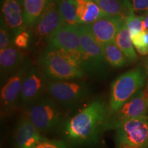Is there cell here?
<instances>
[{
  "instance_id": "1",
  "label": "cell",
  "mask_w": 148,
  "mask_h": 148,
  "mask_svg": "<svg viewBox=\"0 0 148 148\" xmlns=\"http://www.w3.org/2000/svg\"><path fill=\"white\" fill-rule=\"evenodd\" d=\"M109 116L108 106L99 99L92 101L68 120L64 134L73 145H91L99 140L106 130Z\"/></svg>"
},
{
  "instance_id": "2",
  "label": "cell",
  "mask_w": 148,
  "mask_h": 148,
  "mask_svg": "<svg viewBox=\"0 0 148 148\" xmlns=\"http://www.w3.org/2000/svg\"><path fill=\"white\" fill-rule=\"evenodd\" d=\"M39 62L46 77L51 80H74L85 73L77 59L64 49H45Z\"/></svg>"
},
{
  "instance_id": "3",
  "label": "cell",
  "mask_w": 148,
  "mask_h": 148,
  "mask_svg": "<svg viewBox=\"0 0 148 148\" xmlns=\"http://www.w3.org/2000/svg\"><path fill=\"white\" fill-rule=\"evenodd\" d=\"M145 73L141 68H136L119 75L111 84L109 115L121 108L143 88Z\"/></svg>"
},
{
  "instance_id": "4",
  "label": "cell",
  "mask_w": 148,
  "mask_h": 148,
  "mask_svg": "<svg viewBox=\"0 0 148 148\" xmlns=\"http://www.w3.org/2000/svg\"><path fill=\"white\" fill-rule=\"evenodd\" d=\"M77 29L82 47L80 67L84 73L99 76L104 75L108 70V63L101 45L95 40L86 25H77Z\"/></svg>"
},
{
  "instance_id": "5",
  "label": "cell",
  "mask_w": 148,
  "mask_h": 148,
  "mask_svg": "<svg viewBox=\"0 0 148 148\" xmlns=\"http://www.w3.org/2000/svg\"><path fill=\"white\" fill-rule=\"evenodd\" d=\"M115 130V148H148L147 116L130 120Z\"/></svg>"
},
{
  "instance_id": "6",
  "label": "cell",
  "mask_w": 148,
  "mask_h": 148,
  "mask_svg": "<svg viewBox=\"0 0 148 148\" xmlns=\"http://www.w3.org/2000/svg\"><path fill=\"white\" fill-rule=\"evenodd\" d=\"M26 116L41 134L53 130L60 120L58 106L49 97H40L27 107Z\"/></svg>"
},
{
  "instance_id": "7",
  "label": "cell",
  "mask_w": 148,
  "mask_h": 148,
  "mask_svg": "<svg viewBox=\"0 0 148 148\" xmlns=\"http://www.w3.org/2000/svg\"><path fill=\"white\" fill-rule=\"evenodd\" d=\"M47 88L51 97L64 106L75 105L89 92V86L82 81L51 80Z\"/></svg>"
},
{
  "instance_id": "8",
  "label": "cell",
  "mask_w": 148,
  "mask_h": 148,
  "mask_svg": "<svg viewBox=\"0 0 148 148\" xmlns=\"http://www.w3.org/2000/svg\"><path fill=\"white\" fill-rule=\"evenodd\" d=\"M148 99L144 90H139L117 110L108 116L106 130L116 129L130 120L147 116Z\"/></svg>"
},
{
  "instance_id": "9",
  "label": "cell",
  "mask_w": 148,
  "mask_h": 148,
  "mask_svg": "<svg viewBox=\"0 0 148 148\" xmlns=\"http://www.w3.org/2000/svg\"><path fill=\"white\" fill-rule=\"evenodd\" d=\"M29 67L30 62L25 60L21 68L9 77L1 87L0 98L2 116L8 114L18 102L24 78Z\"/></svg>"
},
{
  "instance_id": "10",
  "label": "cell",
  "mask_w": 148,
  "mask_h": 148,
  "mask_svg": "<svg viewBox=\"0 0 148 148\" xmlns=\"http://www.w3.org/2000/svg\"><path fill=\"white\" fill-rule=\"evenodd\" d=\"M46 76L43 71L36 66H30L24 78L18 103L29 107L41 97L45 86Z\"/></svg>"
},
{
  "instance_id": "11",
  "label": "cell",
  "mask_w": 148,
  "mask_h": 148,
  "mask_svg": "<svg viewBox=\"0 0 148 148\" xmlns=\"http://www.w3.org/2000/svg\"><path fill=\"white\" fill-rule=\"evenodd\" d=\"M65 24L58 9V0H52L33 26V33L37 40L48 39L61 25Z\"/></svg>"
},
{
  "instance_id": "12",
  "label": "cell",
  "mask_w": 148,
  "mask_h": 148,
  "mask_svg": "<svg viewBox=\"0 0 148 148\" xmlns=\"http://www.w3.org/2000/svg\"><path fill=\"white\" fill-rule=\"evenodd\" d=\"M125 18L120 16L104 14L93 23L85 25L95 40L100 44L114 41L120 26Z\"/></svg>"
},
{
  "instance_id": "13",
  "label": "cell",
  "mask_w": 148,
  "mask_h": 148,
  "mask_svg": "<svg viewBox=\"0 0 148 148\" xmlns=\"http://www.w3.org/2000/svg\"><path fill=\"white\" fill-rule=\"evenodd\" d=\"M46 49H64L66 51H82L80 38L77 25L63 24L47 39Z\"/></svg>"
},
{
  "instance_id": "14",
  "label": "cell",
  "mask_w": 148,
  "mask_h": 148,
  "mask_svg": "<svg viewBox=\"0 0 148 148\" xmlns=\"http://www.w3.org/2000/svg\"><path fill=\"white\" fill-rule=\"evenodd\" d=\"M14 143L16 148H35L46 139L27 116L18 120L14 132Z\"/></svg>"
},
{
  "instance_id": "15",
  "label": "cell",
  "mask_w": 148,
  "mask_h": 148,
  "mask_svg": "<svg viewBox=\"0 0 148 148\" xmlns=\"http://www.w3.org/2000/svg\"><path fill=\"white\" fill-rule=\"evenodd\" d=\"M1 19L14 36L25 30L23 6L18 0H1Z\"/></svg>"
},
{
  "instance_id": "16",
  "label": "cell",
  "mask_w": 148,
  "mask_h": 148,
  "mask_svg": "<svg viewBox=\"0 0 148 148\" xmlns=\"http://www.w3.org/2000/svg\"><path fill=\"white\" fill-rule=\"evenodd\" d=\"M25 56L18 47L10 45L3 49H0V71L1 78L11 76L25 63Z\"/></svg>"
},
{
  "instance_id": "17",
  "label": "cell",
  "mask_w": 148,
  "mask_h": 148,
  "mask_svg": "<svg viewBox=\"0 0 148 148\" xmlns=\"http://www.w3.org/2000/svg\"><path fill=\"white\" fill-rule=\"evenodd\" d=\"M79 25H88L102 16L101 9L93 0H74Z\"/></svg>"
},
{
  "instance_id": "18",
  "label": "cell",
  "mask_w": 148,
  "mask_h": 148,
  "mask_svg": "<svg viewBox=\"0 0 148 148\" xmlns=\"http://www.w3.org/2000/svg\"><path fill=\"white\" fill-rule=\"evenodd\" d=\"M52 0H23L22 6L26 26L33 27Z\"/></svg>"
},
{
  "instance_id": "19",
  "label": "cell",
  "mask_w": 148,
  "mask_h": 148,
  "mask_svg": "<svg viewBox=\"0 0 148 148\" xmlns=\"http://www.w3.org/2000/svg\"><path fill=\"white\" fill-rule=\"evenodd\" d=\"M103 13L111 16H120L125 18L131 11L132 5L130 0H93Z\"/></svg>"
},
{
  "instance_id": "20",
  "label": "cell",
  "mask_w": 148,
  "mask_h": 148,
  "mask_svg": "<svg viewBox=\"0 0 148 148\" xmlns=\"http://www.w3.org/2000/svg\"><path fill=\"white\" fill-rule=\"evenodd\" d=\"M114 42L126 57L128 62H134L136 60L137 55L134 50L130 34L125 21L122 23L116 33Z\"/></svg>"
},
{
  "instance_id": "21",
  "label": "cell",
  "mask_w": 148,
  "mask_h": 148,
  "mask_svg": "<svg viewBox=\"0 0 148 148\" xmlns=\"http://www.w3.org/2000/svg\"><path fill=\"white\" fill-rule=\"evenodd\" d=\"M104 56L109 65L114 68H121L126 65L127 60L125 55L112 41L101 45Z\"/></svg>"
},
{
  "instance_id": "22",
  "label": "cell",
  "mask_w": 148,
  "mask_h": 148,
  "mask_svg": "<svg viewBox=\"0 0 148 148\" xmlns=\"http://www.w3.org/2000/svg\"><path fill=\"white\" fill-rule=\"evenodd\" d=\"M58 5L64 23L70 25H79L76 14V5L74 0H58Z\"/></svg>"
},
{
  "instance_id": "23",
  "label": "cell",
  "mask_w": 148,
  "mask_h": 148,
  "mask_svg": "<svg viewBox=\"0 0 148 148\" xmlns=\"http://www.w3.org/2000/svg\"><path fill=\"white\" fill-rule=\"evenodd\" d=\"M125 22L128 29L130 36L145 30L143 27V16H138L131 11L125 18Z\"/></svg>"
},
{
  "instance_id": "24",
  "label": "cell",
  "mask_w": 148,
  "mask_h": 148,
  "mask_svg": "<svg viewBox=\"0 0 148 148\" xmlns=\"http://www.w3.org/2000/svg\"><path fill=\"white\" fill-rule=\"evenodd\" d=\"M133 45L142 56L148 55V29L131 36Z\"/></svg>"
},
{
  "instance_id": "25",
  "label": "cell",
  "mask_w": 148,
  "mask_h": 148,
  "mask_svg": "<svg viewBox=\"0 0 148 148\" xmlns=\"http://www.w3.org/2000/svg\"><path fill=\"white\" fill-rule=\"evenodd\" d=\"M30 34L26 30H23L14 36V45L20 49H26L30 41Z\"/></svg>"
},
{
  "instance_id": "26",
  "label": "cell",
  "mask_w": 148,
  "mask_h": 148,
  "mask_svg": "<svg viewBox=\"0 0 148 148\" xmlns=\"http://www.w3.org/2000/svg\"><path fill=\"white\" fill-rule=\"evenodd\" d=\"M11 36L8 32V28L1 19V28H0V49H3L11 45Z\"/></svg>"
},
{
  "instance_id": "27",
  "label": "cell",
  "mask_w": 148,
  "mask_h": 148,
  "mask_svg": "<svg viewBox=\"0 0 148 148\" xmlns=\"http://www.w3.org/2000/svg\"><path fill=\"white\" fill-rule=\"evenodd\" d=\"M35 148H66V145L62 140H49L46 138L38 143Z\"/></svg>"
},
{
  "instance_id": "28",
  "label": "cell",
  "mask_w": 148,
  "mask_h": 148,
  "mask_svg": "<svg viewBox=\"0 0 148 148\" xmlns=\"http://www.w3.org/2000/svg\"><path fill=\"white\" fill-rule=\"evenodd\" d=\"M133 11L136 12H144L148 11V0H132Z\"/></svg>"
},
{
  "instance_id": "29",
  "label": "cell",
  "mask_w": 148,
  "mask_h": 148,
  "mask_svg": "<svg viewBox=\"0 0 148 148\" xmlns=\"http://www.w3.org/2000/svg\"><path fill=\"white\" fill-rule=\"evenodd\" d=\"M143 16V27L144 29H148V11L144 13Z\"/></svg>"
},
{
  "instance_id": "30",
  "label": "cell",
  "mask_w": 148,
  "mask_h": 148,
  "mask_svg": "<svg viewBox=\"0 0 148 148\" xmlns=\"http://www.w3.org/2000/svg\"><path fill=\"white\" fill-rule=\"evenodd\" d=\"M144 93H145V95L146 96V97H147L148 99V88H146L144 90Z\"/></svg>"
},
{
  "instance_id": "31",
  "label": "cell",
  "mask_w": 148,
  "mask_h": 148,
  "mask_svg": "<svg viewBox=\"0 0 148 148\" xmlns=\"http://www.w3.org/2000/svg\"><path fill=\"white\" fill-rule=\"evenodd\" d=\"M147 75H148V69H147ZM146 88H148V78H147V86H146Z\"/></svg>"
},
{
  "instance_id": "32",
  "label": "cell",
  "mask_w": 148,
  "mask_h": 148,
  "mask_svg": "<svg viewBox=\"0 0 148 148\" xmlns=\"http://www.w3.org/2000/svg\"><path fill=\"white\" fill-rule=\"evenodd\" d=\"M146 68L148 69V58H147V64H146Z\"/></svg>"
},
{
  "instance_id": "33",
  "label": "cell",
  "mask_w": 148,
  "mask_h": 148,
  "mask_svg": "<svg viewBox=\"0 0 148 148\" xmlns=\"http://www.w3.org/2000/svg\"><path fill=\"white\" fill-rule=\"evenodd\" d=\"M18 1H19L20 2H21V3H22V1H23V0H18Z\"/></svg>"
}]
</instances>
